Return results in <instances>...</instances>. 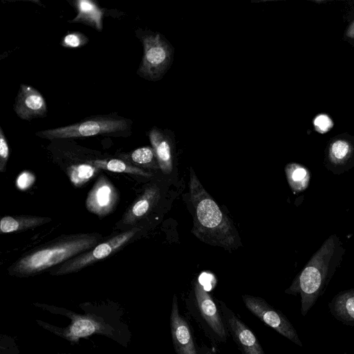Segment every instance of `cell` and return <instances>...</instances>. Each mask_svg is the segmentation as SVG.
Wrapping results in <instances>:
<instances>
[{
  "mask_svg": "<svg viewBox=\"0 0 354 354\" xmlns=\"http://www.w3.org/2000/svg\"><path fill=\"white\" fill-rule=\"evenodd\" d=\"M349 152L350 146L348 142L344 140H337L330 147V156L333 162L339 163L344 161Z\"/></svg>",
  "mask_w": 354,
  "mask_h": 354,
  "instance_id": "603a6c76",
  "label": "cell"
},
{
  "mask_svg": "<svg viewBox=\"0 0 354 354\" xmlns=\"http://www.w3.org/2000/svg\"><path fill=\"white\" fill-rule=\"evenodd\" d=\"M130 122L120 117L95 115L71 125L39 131L36 135L53 140L111 134L127 131L130 127Z\"/></svg>",
  "mask_w": 354,
  "mask_h": 354,
  "instance_id": "5b68a950",
  "label": "cell"
},
{
  "mask_svg": "<svg viewBox=\"0 0 354 354\" xmlns=\"http://www.w3.org/2000/svg\"><path fill=\"white\" fill-rule=\"evenodd\" d=\"M139 230L138 227H133L118 234L109 239L100 243L88 251L58 266L52 273L61 275L75 272L105 259L127 243Z\"/></svg>",
  "mask_w": 354,
  "mask_h": 354,
  "instance_id": "52a82bcc",
  "label": "cell"
},
{
  "mask_svg": "<svg viewBox=\"0 0 354 354\" xmlns=\"http://www.w3.org/2000/svg\"><path fill=\"white\" fill-rule=\"evenodd\" d=\"M198 280L186 301V309L205 335L215 344L226 342L228 333L219 306Z\"/></svg>",
  "mask_w": 354,
  "mask_h": 354,
  "instance_id": "277c9868",
  "label": "cell"
},
{
  "mask_svg": "<svg viewBox=\"0 0 354 354\" xmlns=\"http://www.w3.org/2000/svg\"><path fill=\"white\" fill-rule=\"evenodd\" d=\"M97 233L64 236L20 257L9 268L10 274L30 276L59 266L99 244Z\"/></svg>",
  "mask_w": 354,
  "mask_h": 354,
  "instance_id": "7a4b0ae2",
  "label": "cell"
},
{
  "mask_svg": "<svg viewBox=\"0 0 354 354\" xmlns=\"http://www.w3.org/2000/svg\"><path fill=\"white\" fill-rule=\"evenodd\" d=\"M228 334L242 354H265L253 331L222 301H218Z\"/></svg>",
  "mask_w": 354,
  "mask_h": 354,
  "instance_id": "9c48e42d",
  "label": "cell"
},
{
  "mask_svg": "<svg viewBox=\"0 0 354 354\" xmlns=\"http://www.w3.org/2000/svg\"><path fill=\"white\" fill-rule=\"evenodd\" d=\"M88 42V39L82 32H72L66 35L61 45L65 48H76L86 45Z\"/></svg>",
  "mask_w": 354,
  "mask_h": 354,
  "instance_id": "cb8c5ba5",
  "label": "cell"
},
{
  "mask_svg": "<svg viewBox=\"0 0 354 354\" xmlns=\"http://www.w3.org/2000/svg\"><path fill=\"white\" fill-rule=\"evenodd\" d=\"M10 155V149L2 129L0 127V172L6 170V165Z\"/></svg>",
  "mask_w": 354,
  "mask_h": 354,
  "instance_id": "d4e9b609",
  "label": "cell"
},
{
  "mask_svg": "<svg viewBox=\"0 0 354 354\" xmlns=\"http://www.w3.org/2000/svg\"><path fill=\"white\" fill-rule=\"evenodd\" d=\"M100 170L88 162L71 165L67 168V174L74 186L81 187L95 176Z\"/></svg>",
  "mask_w": 354,
  "mask_h": 354,
  "instance_id": "d6986e66",
  "label": "cell"
},
{
  "mask_svg": "<svg viewBox=\"0 0 354 354\" xmlns=\"http://www.w3.org/2000/svg\"><path fill=\"white\" fill-rule=\"evenodd\" d=\"M14 109L21 119L26 120L45 117L47 113L46 102L42 95L35 88L22 84Z\"/></svg>",
  "mask_w": 354,
  "mask_h": 354,
  "instance_id": "7c38bea8",
  "label": "cell"
},
{
  "mask_svg": "<svg viewBox=\"0 0 354 354\" xmlns=\"http://www.w3.org/2000/svg\"><path fill=\"white\" fill-rule=\"evenodd\" d=\"M97 328V324L93 321L81 319L73 324L70 329V334L73 337H84L93 333Z\"/></svg>",
  "mask_w": 354,
  "mask_h": 354,
  "instance_id": "7402d4cb",
  "label": "cell"
},
{
  "mask_svg": "<svg viewBox=\"0 0 354 354\" xmlns=\"http://www.w3.org/2000/svg\"><path fill=\"white\" fill-rule=\"evenodd\" d=\"M159 199V188L156 185L148 186L124 214L123 223H136L149 213Z\"/></svg>",
  "mask_w": 354,
  "mask_h": 354,
  "instance_id": "4fadbf2b",
  "label": "cell"
},
{
  "mask_svg": "<svg viewBox=\"0 0 354 354\" xmlns=\"http://www.w3.org/2000/svg\"><path fill=\"white\" fill-rule=\"evenodd\" d=\"M337 243L334 236L328 239L286 290L288 294H300L303 316L306 315L327 285L332 274V268H334L333 265L337 252Z\"/></svg>",
  "mask_w": 354,
  "mask_h": 354,
  "instance_id": "3957f363",
  "label": "cell"
},
{
  "mask_svg": "<svg viewBox=\"0 0 354 354\" xmlns=\"http://www.w3.org/2000/svg\"><path fill=\"white\" fill-rule=\"evenodd\" d=\"M149 139L160 168L165 173H170L172 170V156L169 138L160 130L153 128L149 132Z\"/></svg>",
  "mask_w": 354,
  "mask_h": 354,
  "instance_id": "2e32d148",
  "label": "cell"
},
{
  "mask_svg": "<svg viewBox=\"0 0 354 354\" xmlns=\"http://www.w3.org/2000/svg\"><path fill=\"white\" fill-rule=\"evenodd\" d=\"M118 198L117 189L106 176L101 175L87 195L86 207L92 214L104 217L115 209Z\"/></svg>",
  "mask_w": 354,
  "mask_h": 354,
  "instance_id": "8fae6325",
  "label": "cell"
},
{
  "mask_svg": "<svg viewBox=\"0 0 354 354\" xmlns=\"http://www.w3.org/2000/svg\"><path fill=\"white\" fill-rule=\"evenodd\" d=\"M242 299L246 308L261 321L292 342L302 346L297 330L280 310L259 297L243 295Z\"/></svg>",
  "mask_w": 354,
  "mask_h": 354,
  "instance_id": "ba28073f",
  "label": "cell"
},
{
  "mask_svg": "<svg viewBox=\"0 0 354 354\" xmlns=\"http://www.w3.org/2000/svg\"><path fill=\"white\" fill-rule=\"evenodd\" d=\"M170 330L176 354H201L187 319L180 312L178 298L173 295L170 313Z\"/></svg>",
  "mask_w": 354,
  "mask_h": 354,
  "instance_id": "30bf717a",
  "label": "cell"
},
{
  "mask_svg": "<svg viewBox=\"0 0 354 354\" xmlns=\"http://www.w3.org/2000/svg\"><path fill=\"white\" fill-rule=\"evenodd\" d=\"M190 200L195 211L192 232L212 245L230 249L236 245L230 221L199 181L192 168L189 174Z\"/></svg>",
  "mask_w": 354,
  "mask_h": 354,
  "instance_id": "6da1fadb",
  "label": "cell"
},
{
  "mask_svg": "<svg viewBox=\"0 0 354 354\" xmlns=\"http://www.w3.org/2000/svg\"><path fill=\"white\" fill-rule=\"evenodd\" d=\"M198 350L201 354H216L210 348L206 346L204 344L198 346Z\"/></svg>",
  "mask_w": 354,
  "mask_h": 354,
  "instance_id": "83f0119b",
  "label": "cell"
},
{
  "mask_svg": "<svg viewBox=\"0 0 354 354\" xmlns=\"http://www.w3.org/2000/svg\"><path fill=\"white\" fill-rule=\"evenodd\" d=\"M333 315L348 326H354V289L337 295L329 304Z\"/></svg>",
  "mask_w": 354,
  "mask_h": 354,
  "instance_id": "9a60e30c",
  "label": "cell"
},
{
  "mask_svg": "<svg viewBox=\"0 0 354 354\" xmlns=\"http://www.w3.org/2000/svg\"><path fill=\"white\" fill-rule=\"evenodd\" d=\"M73 3L77 15L71 20L72 23H83L98 31L102 30L103 10L91 0H76Z\"/></svg>",
  "mask_w": 354,
  "mask_h": 354,
  "instance_id": "5bb4252c",
  "label": "cell"
},
{
  "mask_svg": "<svg viewBox=\"0 0 354 354\" xmlns=\"http://www.w3.org/2000/svg\"><path fill=\"white\" fill-rule=\"evenodd\" d=\"M35 181V176L28 171H24L17 178L16 180L17 187L21 190L28 189Z\"/></svg>",
  "mask_w": 354,
  "mask_h": 354,
  "instance_id": "484cf974",
  "label": "cell"
},
{
  "mask_svg": "<svg viewBox=\"0 0 354 354\" xmlns=\"http://www.w3.org/2000/svg\"><path fill=\"white\" fill-rule=\"evenodd\" d=\"M286 172L288 183L293 190L301 192L307 187L310 174L306 168L297 164H289L286 168Z\"/></svg>",
  "mask_w": 354,
  "mask_h": 354,
  "instance_id": "ffe728a7",
  "label": "cell"
},
{
  "mask_svg": "<svg viewBox=\"0 0 354 354\" xmlns=\"http://www.w3.org/2000/svg\"><path fill=\"white\" fill-rule=\"evenodd\" d=\"M49 217L36 216H6L0 221L1 233L20 232L35 228L51 221Z\"/></svg>",
  "mask_w": 354,
  "mask_h": 354,
  "instance_id": "e0dca14e",
  "label": "cell"
},
{
  "mask_svg": "<svg viewBox=\"0 0 354 354\" xmlns=\"http://www.w3.org/2000/svg\"><path fill=\"white\" fill-rule=\"evenodd\" d=\"M128 159L133 162L144 167H151L154 165L156 154L150 147L138 148L127 155Z\"/></svg>",
  "mask_w": 354,
  "mask_h": 354,
  "instance_id": "44dd1931",
  "label": "cell"
},
{
  "mask_svg": "<svg viewBox=\"0 0 354 354\" xmlns=\"http://www.w3.org/2000/svg\"><path fill=\"white\" fill-rule=\"evenodd\" d=\"M138 31L144 54L138 74L149 80H159L171 62V48L159 33Z\"/></svg>",
  "mask_w": 354,
  "mask_h": 354,
  "instance_id": "8992f818",
  "label": "cell"
},
{
  "mask_svg": "<svg viewBox=\"0 0 354 354\" xmlns=\"http://www.w3.org/2000/svg\"><path fill=\"white\" fill-rule=\"evenodd\" d=\"M100 169H104L117 173H126L144 177H150L152 174L135 167L128 162L120 159H100L89 161Z\"/></svg>",
  "mask_w": 354,
  "mask_h": 354,
  "instance_id": "ac0fdd59",
  "label": "cell"
},
{
  "mask_svg": "<svg viewBox=\"0 0 354 354\" xmlns=\"http://www.w3.org/2000/svg\"><path fill=\"white\" fill-rule=\"evenodd\" d=\"M316 129L320 133L327 132L333 126L331 120L326 115H319L314 120Z\"/></svg>",
  "mask_w": 354,
  "mask_h": 354,
  "instance_id": "4316f807",
  "label": "cell"
}]
</instances>
